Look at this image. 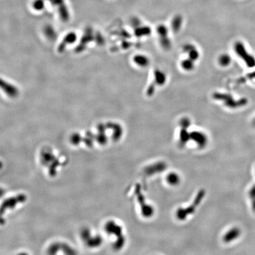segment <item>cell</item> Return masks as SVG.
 <instances>
[{"label":"cell","instance_id":"1","mask_svg":"<svg viewBox=\"0 0 255 255\" xmlns=\"http://www.w3.org/2000/svg\"><path fill=\"white\" fill-rule=\"evenodd\" d=\"M234 50L236 53L238 54V56L243 60L248 67H254L255 65V58L248 53L242 43L238 42L235 44Z\"/></svg>","mask_w":255,"mask_h":255},{"label":"cell","instance_id":"2","mask_svg":"<svg viewBox=\"0 0 255 255\" xmlns=\"http://www.w3.org/2000/svg\"><path fill=\"white\" fill-rule=\"evenodd\" d=\"M215 96H216V98L219 101H223L224 104L226 105L227 107H230V108H236L239 106H242L243 104H244L246 103L245 100H242L241 101L239 102H236L235 100L232 98V96L229 95V94H225V93H215Z\"/></svg>","mask_w":255,"mask_h":255},{"label":"cell","instance_id":"3","mask_svg":"<svg viewBox=\"0 0 255 255\" xmlns=\"http://www.w3.org/2000/svg\"><path fill=\"white\" fill-rule=\"evenodd\" d=\"M184 52L188 56V58L196 62L198 58H199V52L196 48V47L192 44H187L184 46Z\"/></svg>","mask_w":255,"mask_h":255},{"label":"cell","instance_id":"4","mask_svg":"<svg viewBox=\"0 0 255 255\" xmlns=\"http://www.w3.org/2000/svg\"><path fill=\"white\" fill-rule=\"evenodd\" d=\"M190 139H193L197 145L201 147L204 146L207 144V137L202 132H192L190 134Z\"/></svg>","mask_w":255,"mask_h":255},{"label":"cell","instance_id":"5","mask_svg":"<svg viewBox=\"0 0 255 255\" xmlns=\"http://www.w3.org/2000/svg\"><path fill=\"white\" fill-rule=\"evenodd\" d=\"M240 234V231L238 228L232 229L227 233H226L224 240L226 242H231L233 240L236 239L239 237Z\"/></svg>","mask_w":255,"mask_h":255},{"label":"cell","instance_id":"6","mask_svg":"<svg viewBox=\"0 0 255 255\" xmlns=\"http://www.w3.org/2000/svg\"><path fill=\"white\" fill-rule=\"evenodd\" d=\"M134 62L140 67H147L150 63V60L144 55H138L134 58Z\"/></svg>","mask_w":255,"mask_h":255},{"label":"cell","instance_id":"7","mask_svg":"<svg viewBox=\"0 0 255 255\" xmlns=\"http://www.w3.org/2000/svg\"><path fill=\"white\" fill-rule=\"evenodd\" d=\"M194 61L189 58H186L182 61L181 66L182 68L186 71H190L194 69Z\"/></svg>","mask_w":255,"mask_h":255},{"label":"cell","instance_id":"8","mask_svg":"<svg viewBox=\"0 0 255 255\" xmlns=\"http://www.w3.org/2000/svg\"><path fill=\"white\" fill-rule=\"evenodd\" d=\"M231 62V58L227 54H221L219 58V63L221 66L226 67Z\"/></svg>","mask_w":255,"mask_h":255},{"label":"cell","instance_id":"9","mask_svg":"<svg viewBox=\"0 0 255 255\" xmlns=\"http://www.w3.org/2000/svg\"><path fill=\"white\" fill-rule=\"evenodd\" d=\"M154 76H155V81L160 85H162L163 83H164L165 81H166V77L161 71L157 70V72H155Z\"/></svg>","mask_w":255,"mask_h":255},{"label":"cell","instance_id":"10","mask_svg":"<svg viewBox=\"0 0 255 255\" xmlns=\"http://www.w3.org/2000/svg\"><path fill=\"white\" fill-rule=\"evenodd\" d=\"M45 6L44 0H35L33 3V7L35 10L40 11L44 8Z\"/></svg>","mask_w":255,"mask_h":255},{"label":"cell","instance_id":"11","mask_svg":"<svg viewBox=\"0 0 255 255\" xmlns=\"http://www.w3.org/2000/svg\"><path fill=\"white\" fill-rule=\"evenodd\" d=\"M182 21H183V18L181 16H176L174 18L173 22H172V24H173L174 29H179L178 28L180 27V26L182 24Z\"/></svg>","mask_w":255,"mask_h":255},{"label":"cell","instance_id":"12","mask_svg":"<svg viewBox=\"0 0 255 255\" xmlns=\"http://www.w3.org/2000/svg\"><path fill=\"white\" fill-rule=\"evenodd\" d=\"M167 180L170 184L175 185L178 184V183L179 182V177L175 174H169L167 177Z\"/></svg>","mask_w":255,"mask_h":255},{"label":"cell","instance_id":"13","mask_svg":"<svg viewBox=\"0 0 255 255\" xmlns=\"http://www.w3.org/2000/svg\"><path fill=\"white\" fill-rule=\"evenodd\" d=\"M250 197L252 199V200H255V185L253 186L249 191Z\"/></svg>","mask_w":255,"mask_h":255},{"label":"cell","instance_id":"14","mask_svg":"<svg viewBox=\"0 0 255 255\" xmlns=\"http://www.w3.org/2000/svg\"><path fill=\"white\" fill-rule=\"evenodd\" d=\"M254 125H255V121H254Z\"/></svg>","mask_w":255,"mask_h":255}]
</instances>
